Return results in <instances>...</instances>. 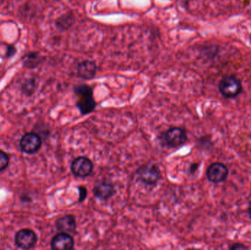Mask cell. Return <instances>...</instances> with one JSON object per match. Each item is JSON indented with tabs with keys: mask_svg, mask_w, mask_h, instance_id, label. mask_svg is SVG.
I'll return each instance as SVG.
<instances>
[{
	"mask_svg": "<svg viewBox=\"0 0 251 250\" xmlns=\"http://www.w3.org/2000/svg\"><path fill=\"white\" fill-rule=\"evenodd\" d=\"M75 93L78 97L76 107L81 114L86 115L93 113L97 107V102L94 98V92L91 87L88 85H76L74 88Z\"/></svg>",
	"mask_w": 251,
	"mask_h": 250,
	"instance_id": "6da1fadb",
	"label": "cell"
},
{
	"mask_svg": "<svg viewBox=\"0 0 251 250\" xmlns=\"http://www.w3.org/2000/svg\"><path fill=\"white\" fill-rule=\"evenodd\" d=\"M137 182L147 186H154L161 178V171L156 164L149 162L140 166L136 171Z\"/></svg>",
	"mask_w": 251,
	"mask_h": 250,
	"instance_id": "7a4b0ae2",
	"label": "cell"
},
{
	"mask_svg": "<svg viewBox=\"0 0 251 250\" xmlns=\"http://www.w3.org/2000/svg\"><path fill=\"white\" fill-rule=\"evenodd\" d=\"M218 89L225 98H235L243 91V85L241 81L235 76H228L221 79Z\"/></svg>",
	"mask_w": 251,
	"mask_h": 250,
	"instance_id": "3957f363",
	"label": "cell"
},
{
	"mask_svg": "<svg viewBox=\"0 0 251 250\" xmlns=\"http://www.w3.org/2000/svg\"><path fill=\"white\" fill-rule=\"evenodd\" d=\"M164 142L170 148H179L187 141V132L182 128L173 127L164 135Z\"/></svg>",
	"mask_w": 251,
	"mask_h": 250,
	"instance_id": "277c9868",
	"label": "cell"
},
{
	"mask_svg": "<svg viewBox=\"0 0 251 250\" xmlns=\"http://www.w3.org/2000/svg\"><path fill=\"white\" fill-rule=\"evenodd\" d=\"M71 170L74 176L78 178L88 177L94 170V164L89 158L79 157L75 159L71 164Z\"/></svg>",
	"mask_w": 251,
	"mask_h": 250,
	"instance_id": "5b68a950",
	"label": "cell"
},
{
	"mask_svg": "<svg viewBox=\"0 0 251 250\" xmlns=\"http://www.w3.org/2000/svg\"><path fill=\"white\" fill-rule=\"evenodd\" d=\"M228 167L221 162L211 164L206 170V177L213 183H221L225 182L228 176Z\"/></svg>",
	"mask_w": 251,
	"mask_h": 250,
	"instance_id": "8992f818",
	"label": "cell"
},
{
	"mask_svg": "<svg viewBox=\"0 0 251 250\" xmlns=\"http://www.w3.org/2000/svg\"><path fill=\"white\" fill-rule=\"evenodd\" d=\"M38 238L33 230L29 229H22L17 232L15 236L16 246L21 249H32L37 244Z\"/></svg>",
	"mask_w": 251,
	"mask_h": 250,
	"instance_id": "52a82bcc",
	"label": "cell"
},
{
	"mask_svg": "<svg viewBox=\"0 0 251 250\" xmlns=\"http://www.w3.org/2000/svg\"><path fill=\"white\" fill-rule=\"evenodd\" d=\"M42 145L41 136L35 133H27L22 136L20 141L21 149L26 154L38 152Z\"/></svg>",
	"mask_w": 251,
	"mask_h": 250,
	"instance_id": "ba28073f",
	"label": "cell"
},
{
	"mask_svg": "<svg viewBox=\"0 0 251 250\" xmlns=\"http://www.w3.org/2000/svg\"><path fill=\"white\" fill-rule=\"evenodd\" d=\"M51 248L54 250H72L75 248V240L72 235L60 233L53 238Z\"/></svg>",
	"mask_w": 251,
	"mask_h": 250,
	"instance_id": "9c48e42d",
	"label": "cell"
},
{
	"mask_svg": "<svg viewBox=\"0 0 251 250\" xmlns=\"http://www.w3.org/2000/svg\"><path fill=\"white\" fill-rule=\"evenodd\" d=\"M116 190L115 186L108 182H101L94 186L93 194L95 198L101 201H108L116 195Z\"/></svg>",
	"mask_w": 251,
	"mask_h": 250,
	"instance_id": "30bf717a",
	"label": "cell"
},
{
	"mask_svg": "<svg viewBox=\"0 0 251 250\" xmlns=\"http://www.w3.org/2000/svg\"><path fill=\"white\" fill-rule=\"evenodd\" d=\"M55 227L60 233L72 235L76 233V222L73 215H66L60 217L55 222Z\"/></svg>",
	"mask_w": 251,
	"mask_h": 250,
	"instance_id": "8fae6325",
	"label": "cell"
},
{
	"mask_svg": "<svg viewBox=\"0 0 251 250\" xmlns=\"http://www.w3.org/2000/svg\"><path fill=\"white\" fill-rule=\"evenodd\" d=\"M76 71L79 77L88 80L95 77L97 73V66L95 62L92 60H84L78 65Z\"/></svg>",
	"mask_w": 251,
	"mask_h": 250,
	"instance_id": "7c38bea8",
	"label": "cell"
},
{
	"mask_svg": "<svg viewBox=\"0 0 251 250\" xmlns=\"http://www.w3.org/2000/svg\"><path fill=\"white\" fill-rule=\"evenodd\" d=\"M75 16L72 13H66L57 19L55 22L56 26L60 30H66L72 27L75 23Z\"/></svg>",
	"mask_w": 251,
	"mask_h": 250,
	"instance_id": "4fadbf2b",
	"label": "cell"
},
{
	"mask_svg": "<svg viewBox=\"0 0 251 250\" xmlns=\"http://www.w3.org/2000/svg\"><path fill=\"white\" fill-rule=\"evenodd\" d=\"M39 57H38V54H35V53L28 54V55H26V58L24 60L25 66L29 68L35 67L39 63Z\"/></svg>",
	"mask_w": 251,
	"mask_h": 250,
	"instance_id": "5bb4252c",
	"label": "cell"
},
{
	"mask_svg": "<svg viewBox=\"0 0 251 250\" xmlns=\"http://www.w3.org/2000/svg\"><path fill=\"white\" fill-rule=\"evenodd\" d=\"M9 161H10V159L7 154L0 151V172L7 168Z\"/></svg>",
	"mask_w": 251,
	"mask_h": 250,
	"instance_id": "9a60e30c",
	"label": "cell"
},
{
	"mask_svg": "<svg viewBox=\"0 0 251 250\" xmlns=\"http://www.w3.org/2000/svg\"><path fill=\"white\" fill-rule=\"evenodd\" d=\"M78 190H79V200H78V203L81 204V203L83 202L86 199L87 195H88V190H87L86 187L82 186H79Z\"/></svg>",
	"mask_w": 251,
	"mask_h": 250,
	"instance_id": "2e32d148",
	"label": "cell"
},
{
	"mask_svg": "<svg viewBox=\"0 0 251 250\" xmlns=\"http://www.w3.org/2000/svg\"><path fill=\"white\" fill-rule=\"evenodd\" d=\"M230 250H247L249 249L247 246L243 245L241 243H236L232 245V246L230 247Z\"/></svg>",
	"mask_w": 251,
	"mask_h": 250,
	"instance_id": "e0dca14e",
	"label": "cell"
},
{
	"mask_svg": "<svg viewBox=\"0 0 251 250\" xmlns=\"http://www.w3.org/2000/svg\"><path fill=\"white\" fill-rule=\"evenodd\" d=\"M15 52H16V48H15V47H8V48H7V55L8 56V57H11V56L14 54Z\"/></svg>",
	"mask_w": 251,
	"mask_h": 250,
	"instance_id": "ac0fdd59",
	"label": "cell"
},
{
	"mask_svg": "<svg viewBox=\"0 0 251 250\" xmlns=\"http://www.w3.org/2000/svg\"><path fill=\"white\" fill-rule=\"evenodd\" d=\"M199 164H193L191 165V167H190V173H195L196 170H197L198 167H199Z\"/></svg>",
	"mask_w": 251,
	"mask_h": 250,
	"instance_id": "d6986e66",
	"label": "cell"
},
{
	"mask_svg": "<svg viewBox=\"0 0 251 250\" xmlns=\"http://www.w3.org/2000/svg\"><path fill=\"white\" fill-rule=\"evenodd\" d=\"M248 213H249V218L251 220V201L249 202V206H248Z\"/></svg>",
	"mask_w": 251,
	"mask_h": 250,
	"instance_id": "ffe728a7",
	"label": "cell"
}]
</instances>
